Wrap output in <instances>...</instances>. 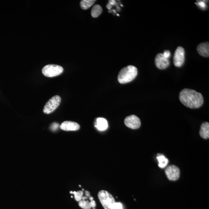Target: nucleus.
<instances>
[{
  "mask_svg": "<svg viewBox=\"0 0 209 209\" xmlns=\"http://www.w3.org/2000/svg\"><path fill=\"white\" fill-rule=\"evenodd\" d=\"M113 209H122L121 203L120 202H115L113 206Z\"/></svg>",
  "mask_w": 209,
  "mask_h": 209,
  "instance_id": "6ab92c4d",
  "label": "nucleus"
},
{
  "mask_svg": "<svg viewBox=\"0 0 209 209\" xmlns=\"http://www.w3.org/2000/svg\"><path fill=\"white\" fill-rule=\"evenodd\" d=\"M90 202V204H91V207L95 208L96 206V202H95V201L91 200Z\"/></svg>",
  "mask_w": 209,
  "mask_h": 209,
  "instance_id": "5701e85b",
  "label": "nucleus"
},
{
  "mask_svg": "<svg viewBox=\"0 0 209 209\" xmlns=\"http://www.w3.org/2000/svg\"><path fill=\"white\" fill-rule=\"evenodd\" d=\"M98 197L104 209H113L115 203L114 197L109 192L101 190L98 193Z\"/></svg>",
  "mask_w": 209,
  "mask_h": 209,
  "instance_id": "7ed1b4c3",
  "label": "nucleus"
},
{
  "mask_svg": "<svg viewBox=\"0 0 209 209\" xmlns=\"http://www.w3.org/2000/svg\"><path fill=\"white\" fill-rule=\"evenodd\" d=\"M155 65L158 68L160 69H165L170 65V61L166 58L163 53H158L155 59Z\"/></svg>",
  "mask_w": 209,
  "mask_h": 209,
  "instance_id": "1a4fd4ad",
  "label": "nucleus"
},
{
  "mask_svg": "<svg viewBox=\"0 0 209 209\" xmlns=\"http://www.w3.org/2000/svg\"><path fill=\"white\" fill-rule=\"evenodd\" d=\"M95 127L99 131L105 130L108 127V122L104 118H98L97 119L96 124L95 125Z\"/></svg>",
  "mask_w": 209,
  "mask_h": 209,
  "instance_id": "ddd939ff",
  "label": "nucleus"
},
{
  "mask_svg": "<svg viewBox=\"0 0 209 209\" xmlns=\"http://www.w3.org/2000/svg\"><path fill=\"white\" fill-rule=\"evenodd\" d=\"M124 123L127 127L132 129H137L141 125L139 118L133 115L126 117L124 120Z\"/></svg>",
  "mask_w": 209,
  "mask_h": 209,
  "instance_id": "6e6552de",
  "label": "nucleus"
},
{
  "mask_svg": "<svg viewBox=\"0 0 209 209\" xmlns=\"http://www.w3.org/2000/svg\"><path fill=\"white\" fill-rule=\"evenodd\" d=\"M137 74V69L133 66H128L122 69L118 76V82L121 84L129 83L134 80Z\"/></svg>",
  "mask_w": 209,
  "mask_h": 209,
  "instance_id": "f03ea898",
  "label": "nucleus"
},
{
  "mask_svg": "<svg viewBox=\"0 0 209 209\" xmlns=\"http://www.w3.org/2000/svg\"><path fill=\"white\" fill-rule=\"evenodd\" d=\"M95 2V0H83L80 2V6L83 10H86L91 7Z\"/></svg>",
  "mask_w": 209,
  "mask_h": 209,
  "instance_id": "dca6fc26",
  "label": "nucleus"
},
{
  "mask_svg": "<svg viewBox=\"0 0 209 209\" xmlns=\"http://www.w3.org/2000/svg\"><path fill=\"white\" fill-rule=\"evenodd\" d=\"M157 159L159 162V167L161 168H164L166 167L169 162L168 159L166 158L163 155L159 154L158 156L157 157Z\"/></svg>",
  "mask_w": 209,
  "mask_h": 209,
  "instance_id": "2eb2a0df",
  "label": "nucleus"
},
{
  "mask_svg": "<svg viewBox=\"0 0 209 209\" xmlns=\"http://www.w3.org/2000/svg\"><path fill=\"white\" fill-rule=\"evenodd\" d=\"M165 173L168 179L172 181L179 179L180 175L179 168L174 165L168 166L165 169Z\"/></svg>",
  "mask_w": 209,
  "mask_h": 209,
  "instance_id": "0eeeda50",
  "label": "nucleus"
},
{
  "mask_svg": "<svg viewBox=\"0 0 209 209\" xmlns=\"http://www.w3.org/2000/svg\"><path fill=\"white\" fill-rule=\"evenodd\" d=\"M198 5L200 6L202 8H205V4L204 2H198Z\"/></svg>",
  "mask_w": 209,
  "mask_h": 209,
  "instance_id": "4be33fe9",
  "label": "nucleus"
},
{
  "mask_svg": "<svg viewBox=\"0 0 209 209\" xmlns=\"http://www.w3.org/2000/svg\"><path fill=\"white\" fill-rule=\"evenodd\" d=\"M79 205L83 209H90L91 208L90 202L88 201H80L79 202Z\"/></svg>",
  "mask_w": 209,
  "mask_h": 209,
  "instance_id": "f3484780",
  "label": "nucleus"
},
{
  "mask_svg": "<svg viewBox=\"0 0 209 209\" xmlns=\"http://www.w3.org/2000/svg\"><path fill=\"white\" fill-rule=\"evenodd\" d=\"M185 52L183 47L179 46L176 48L173 57V62L176 67H180L183 65L185 61Z\"/></svg>",
  "mask_w": 209,
  "mask_h": 209,
  "instance_id": "423d86ee",
  "label": "nucleus"
},
{
  "mask_svg": "<svg viewBox=\"0 0 209 209\" xmlns=\"http://www.w3.org/2000/svg\"><path fill=\"white\" fill-rule=\"evenodd\" d=\"M179 99L183 105L191 109H197L203 104L204 99L202 94L195 90L185 88L179 94Z\"/></svg>",
  "mask_w": 209,
  "mask_h": 209,
  "instance_id": "f257e3e1",
  "label": "nucleus"
},
{
  "mask_svg": "<svg viewBox=\"0 0 209 209\" xmlns=\"http://www.w3.org/2000/svg\"><path fill=\"white\" fill-rule=\"evenodd\" d=\"M58 126H59V125H58V124L54 123L52 124L51 126V129L52 130L55 131L58 128Z\"/></svg>",
  "mask_w": 209,
  "mask_h": 209,
  "instance_id": "412c9836",
  "label": "nucleus"
},
{
  "mask_svg": "<svg viewBox=\"0 0 209 209\" xmlns=\"http://www.w3.org/2000/svg\"><path fill=\"white\" fill-rule=\"evenodd\" d=\"M61 102L60 96L56 95L52 97L45 105L43 112L45 114H50L52 113L58 107Z\"/></svg>",
  "mask_w": 209,
  "mask_h": 209,
  "instance_id": "39448f33",
  "label": "nucleus"
},
{
  "mask_svg": "<svg viewBox=\"0 0 209 209\" xmlns=\"http://www.w3.org/2000/svg\"><path fill=\"white\" fill-rule=\"evenodd\" d=\"M197 50L198 53L203 57H209V44L208 42L201 43L197 45Z\"/></svg>",
  "mask_w": 209,
  "mask_h": 209,
  "instance_id": "9b49d317",
  "label": "nucleus"
},
{
  "mask_svg": "<svg viewBox=\"0 0 209 209\" xmlns=\"http://www.w3.org/2000/svg\"><path fill=\"white\" fill-rule=\"evenodd\" d=\"M63 68L61 66L55 64H49L44 67L42 70L43 75L48 77H53L62 73Z\"/></svg>",
  "mask_w": 209,
  "mask_h": 209,
  "instance_id": "20e7f679",
  "label": "nucleus"
},
{
  "mask_svg": "<svg viewBox=\"0 0 209 209\" xmlns=\"http://www.w3.org/2000/svg\"><path fill=\"white\" fill-rule=\"evenodd\" d=\"M85 193H86V196H90V192H89L88 191H86L85 192Z\"/></svg>",
  "mask_w": 209,
  "mask_h": 209,
  "instance_id": "b1692460",
  "label": "nucleus"
},
{
  "mask_svg": "<svg viewBox=\"0 0 209 209\" xmlns=\"http://www.w3.org/2000/svg\"><path fill=\"white\" fill-rule=\"evenodd\" d=\"M164 57H166V58H169V57L170 56V52L169 50H165L164 52V53H163Z\"/></svg>",
  "mask_w": 209,
  "mask_h": 209,
  "instance_id": "aec40b11",
  "label": "nucleus"
},
{
  "mask_svg": "<svg viewBox=\"0 0 209 209\" xmlns=\"http://www.w3.org/2000/svg\"><path fill=\"white\" fill-rule=\"evenodd\" d=\"M102 9L101 6L99 5H95L92 9L91 16L93 18L97 17L102 13Z\"/></svg>",
  "mask_w": 209,
  "mask_h": 209,
  "instance_id": "4468645a",
  "label": "nucleus"
},
{
  "mask_svg": "<svg viewBox=\"0 0 209 209\" xmlns=\"http://www.w3.org/2000/svg\"><path fill=\"white\" fill-rule=\"evenodd\" d=\"M80 127L78 124L69 121L62 122L60 126L61 129L66 131H76L80 129Z\"/></svg>",
  "mask_w": 209,
  "mask_h": 209,
  "instance_id": "9d476101",
  "label": "nucleus"
},
{
  "mask_svg": "<svg viewBox=\"0 0 209 209\" xmlns=\"http://www.w3.org/2000/svg\"><path fill=\"white\" fill-rule=\"evenodd\" d=\"M73 193L75 195V199L76 201H80L82 199L83 192L82 191H78L77 192H74Z\"/></svg>",
  "mask_w": 209,
  "mask_h": 209,
  "instance_id": "a211bd4d",
  "label": "nucleus"
},
{
  "mask_svg": "<svg viewBox=\"0 0 209 209\" xmlns=\"http://www.w3.org/2000/svg\"><path fill=\"white\" fill-rule=\"evenodd\" d=\"M200 135L202 138L207 139L209 137V123L205 122L201 125Z\"/></svg>",
  "mask_w": 209,
  "mask_h": 209,
  "instance_id": "f8f14e48",
  "label": "nucleus"
}]
</instances>
